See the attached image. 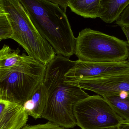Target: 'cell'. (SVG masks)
I'll use <instances>...</instances> for the list:
<instances>
[{
  "label": "cell",
  "mask_w": 129,
  "mask_h": 129,
  "mask_svg": "<svg viewBox=\"0 0 129 129\" xmlns=\"http://www.w3.org/2000/svg\"><path fill=\"white\" fill-rule=\"evenodd\" d=\"M87 62H122L129 57L128 42L99 31L86 28L76 38L75 54Z\"/></svg>",
  "instance_id": "obj_4"
},
{
  "label": "cell",
  "mask_w": 129,
  "mask_h": 129,
  "mask_svg": "<svg viewBox=\"0 0 129 129\" xmlns=\"http://www.w3.org/2000/svg\"><path fill=\"white\" fill-rule=\"evenodd\" d=\"M73 65L69 59L55 57L46 66L43 80L48 98L42 118L65 129L77 125L73 107L89 96L79 86L65 80V74Z\"/></svg>",
  "instance_id": "obj_1"
},
{
  "label": "cell",
  "mask_w": 129,
  "mask_h": 129,
  "mask_svg": "<svg viewBox=\"0 0 129 129\" xmlns=\"http://www.w3.org/2000/svg\"><path fill=\"white\" fill-rule=\"evenodd\" d=\"M115 22L116 24L121 27H129V4L124 9Z\"/></svg>",
  "instance_id": "obj_16"
},
{
  "label": "cell",
  "mask_w": 129,
  "mask_h": 129,
  "mask_svg": "<svg viewBox=\"0 0 129 129\" xmlns=\"http://www.w3.org/2000/svg\"><path fill=\"white\" fill-rule=\"evenodd\" d=\"M72 12L85 18L98 17L101 0H67Z\"/></svg>",
  "instance_id": "obj_13"
},
{
  "label": "cell",
  "mask_w": 129,
  "mask_h": 129,
  "mask_svg": "<svg viewBox=\"0 0 129 129\" xmlns=\"http://www.w3.org/2000/svg\"><path fill=\"white\" fill-rule=\"evenodd\" d=\"M118 127L119 129H129V123H122Z\"/></svg>",
  "instance_id": "obj_20"
},
{
  "label": "cell",
  "mask_w": 129,
  "mask_h": 129,
  "mask_svg": "<svg viewBox=\"0 0 129 129\" xmlns=\"http://www.w3.org/2000/svg\"><path fill=\"white\" fill-rule=\"evenodd\" d=\"M29 116L23 105L0 99V129H21Z\"/></svg>",
  "instance_id": "obj_10"
},
{
  "label": "cell",
  "mask_w": 129,
  "mask_h": 129,
  "mask_svg": "<svg viewBox=\"0 0 129 129\" xmlns=\"http://www.w3.org/2000/svg\"><path fill=\"white\" fill-rule=\"evenodd\" d=\"M123 122L129 123V94H116L103 96Z\"/></svg>",
  "instance_id": "obj_14"
},
{
  "label": "cell",
  "mask_w": 129,
  "mask_h": 129,
  "mask_svg": "<svg viewBox=\"0 0 129 129\" xmlns=\"http://www.w3.org/2000/svg\"><path fill=\"white\" fill-rule=\"evenodd\" d=\"M21 129H65L50 122L44 124L36 125H26Z\"/></svg>",
  "instance_id": "obj_17"
},
{
  "label": "cell",
  "mask_w": 129,
  "mask_h": 129,
  "mask_svg": "<svg viewBox=\"0 0 129 129\" xmlns=\"http://www.w3.org/2000/svg\"><path fill=\"white\" fill-rule=\"evenodd\" d=\"M0 8L5 12L11 25V39L21 45L29 56L42 63L53 56L54 48L37 31L18 0H0Z\"/></svg>",
  "instance_id": "obj_3"
},
{
  "label": "cell",
  "mask_w": 129,
  "mask_h": 129,
  "mask_svg": "<svg viewBox=\"0 0 129 129\" xmlns=\"http://www.w3.org/2000/svg\"><path fill=\"white\" fill-rule=\"evenodd\" d=\"M73 113L81 129H105L123 122L101 95H89L76 102Z\"/></svg>",
  "instance_id": "obj_5"
},
{
  "label": "cell",
  "mask_w": 129,
  "mask_h": 129,
  "mask_svg": "<svg viewBox=\"0 0 129 129\" xmlns=\"http://www.w3.org/2000/svg\"><path fill=\"white\" fill-rule=\"evenodd\" d=\"M48 98L47 89L43 80L36 89L32 97L23 105L28 115L35 119L42 117Z\"/></svg>",
  "instance_id": "obj_11"
},
{
  "label": "cell",
  "mask_w": 129,
  "mask_h": 129,
  "mask_svg": "<svg viewBox=\"0 0 129 129\" xmlns=\"http://www.w3.org/2000/svg\"><path fill=\"white\" fill-rule=\"evenodd\" d=\"M129 4V0H101L98 18L106 23H112Z\"/></svg>",
  "instance_id": "obj_12"
},
{
  "label": "cell",
  "mask_w": 129,
  "mask_h": 129,
  "mask_svg": "<svg viewBox=\"0 0 129 129\" xmlns=\"http://www.w3.org/2000/svg\"><path fill=\"white\" fill-rule=\"evenodd\" d=\"M19 48L13 50L4 45L0 50V79L12 71L29 72L38 70L46 66L33 57L23 53Z\"/></svg>",
  "instance_id": "obj_9"
},
{
  "label": "cell",
  "mask_w": 129,
  "mask_h": 129,
  "mask_svg": "<svg viewBox=\"0 0 129 129\" xmlns=\"http://www.w3.org/2000/svg\"><path fill=\"white\" fill-rule=\"evenodd\" d=\"M46 68L32 72L12 71L0 79V99L23 105L43 81Z\"/></svg>",
  "instance_id": "obj_6"
},
{
  "label": "cell",
  "mask_w": 129,
  "mask_h": 129,
  "mask_svg": "<svg viewBox=\"0 0 129 129\" xmlns=\"http://www.w3.org/2000/svg\"><path fill=\"white\" fill-rule=\"evenodd\" d=\"M129 70V61L119 62H87L78 60L65 74V80L75 82L83 79L98 78Z\"/></svg>",
  "instance_id": "obj_7"
},
{
  "label": "cell",
  "mask_w": 129,
  "mask_h": 129,
  "mask_svg": "<svg viewBox=\"0 0 129 129\" xmlns=\"http://www.w3.org/2000/svg\"><path fill=\"white\" fill-rule=\"evenodd\" d=\"M122 30L124 34L125 35L126 38H127V41H128V44L129 47V27L128 26H123L121 27Z\"/></svg>",
  "instance_id": "obj_19"
},
{
  "label": "cell",
  "mask_w": 129,
  "mask_h": 129,
  "mask_svg": "<svg viewBox=\"0 0 129 129\" xmlns=\"http://www.w3.org/2000/svg\"><path fill=\"white\" fill-rule=\"evenodd\" d=\"M70 83L102 97L122 93L129 94V70L98 78L83 79Z\"/></svg>",
  "instance_id": "obj_8"
},
{
  "label": "cell",
  "mask_w": 129,
  "mask_h": 129,
  "mask_svg": "<svg viewBox=\"0 0 129 129\" xmlns=\"http://www.w3.org/2000/svg\"><path fill=\"white\" fill-rule=\"evenodd\" d=\"M105 129H119V127L118 126H115V127H111V128H108Z\"/></svg>",
  "instance_id": "obj_21"
},
{
  "label": "cell",
  "mask_w": 129,
  "mask_h": 129,
  "mask_svg": "<svg viewBox=\"0 0 129 129\" xmlns=\"http://www.w3.org/2000/svg\"><path fill=\"white\" fill-rule=\"evenodd\" d=\"M48 1L59 5L66 11L67 8L69 7L67 0H48Z\"/></svg>",
  "instance_id": "obj_18"
},
{
  "label": "cell",
  "mask_w": 129,
  "mask_h": 129,
  "mask_svg": "<svg viewBox=\"0 0 129 129\" xmlns=\"http://www.w3.org/2000/svg\"><path fill=\"white\" fill-rule=\"evenodd\" d=\"M13 30L5 11L0 8V41L11 39Z\"/></svg>",
  "instance_id": "obj_15"
},
{
  "label": "cell",
  "mask_w": 129,
  "mask_h": 129,
  "mask_svg": "<svg viewBox=\"0 0 129 129\" xmlns=\"http://www.w3.org/2000/svg\"><path fill=\"white\" fill-rule=\"evenodd\" d=\"M39 34L57 55L69 58L75 54L74 37L66 11L48 0H18Z\"/></svg>",
  "instance_id": "obj_2"
}]
</instances>
